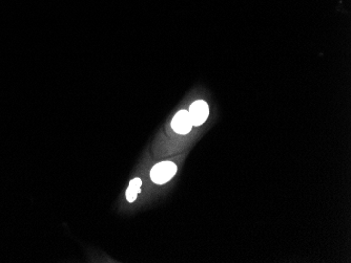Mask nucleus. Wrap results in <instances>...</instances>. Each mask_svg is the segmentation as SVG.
Returning <instances> with one entry per match:
<instances>
[{
	"mask_svg": "<svg viewBox=\"0 0 351 263\" xmlns=\"http://www.w3.org/2000/svg\"><path fill=\"white\" fill-rule=\"evenodd\" d=\"M177 166L171 161H162L154 166L150 171V178L157 185L166 184L177 173Z\"/></svg>",
	"mask_w": 351,
	"mask_h": 263,
	"instance_id": "nucleus-1",
	"label": "nucleus"
},
{
	"mask_svg": "<svg viewBox=\"0 0 351 263\" xmlns=\"http://www.w3.org/2000/svg\"><path fill=\"white\" fill-rule=\"evenodd\" d=\"M188 113L191 119V122L195 127L201 126L207 120L209 114V108L205 101L199 100L190 105Z\"/></svg>",
	"mask_w": 351,
	"mask_h": 263,
	"instance_id": "nucleus-2",
	"label": "nucleus"
},
{
	"mask_svg": "<svg viewBox=\"0 0 351 263\" xmlns=\"http://www.w3.org/2000/svg\"><path fill=\"white\" fill-rule=\"evenodd\" d=\"M142 180L140 178H134L130 180V183L125 192V197L129 202H134L137 199L138 194L141 191Z\"/></svg>",
	"mask_w": 351,
	"mask_h": 263,
	"instance_id": "nucleus-4",
	"label": "nucleus"
},
{
	"mask_svg": "<svg viewBox=\"0 0 351 263\" xmlns=\"http://www.w3.org/2000/svg\"><path fill=\"white\" fill-rule=\"evenodd\" d=\"M194 127L187 110H180L171 121V128L179 134H187Z\"/></svg>",
	"mask_w": 351,
	"mask_h": 263,
	"instance_id": "nucleus-3",
	"label": "nucleus"
}]
</instances>
